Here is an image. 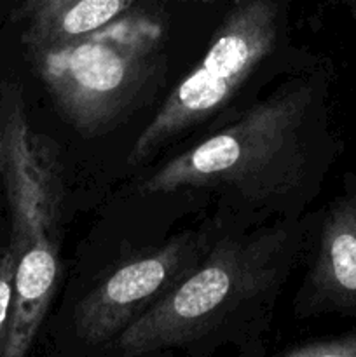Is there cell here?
Returning <instances> with one entry per match:
<instances>
[{
  "mask_svg": "<svg viewBox=\"0 0 356 357\" xmlns=\"http://www.w3.org/2000/svg\"><path fill=\"white\" fill-rule=\"evenodd\" d=\"M334 65L316 58L222 129L157 167L143 195L202 190L248 216L300 218L344 143L332 122Z\"/></svg>",
  "mask_w": 356,
  "mask_h": 357,
  "instance_id": "cell-1",
  "label": "cell"
},
{
  "mask_svg": "<svg viewBox=\"0 0 356 357\" xmlns=\"http://www.w3.org/2000/svg\"><path fill=\"white\" fill-rule=\"evenodd\" d=\"M166 26L131 7L84 37L28 51L59 114L84 136H98L128 117L164 58Z\"/></svg>",
  "mask_w": 356,
  "mask_h": 357,
  "instance_id": "cell-4",
  "label": "cell"
},
{
  "mask_svg": "<svg viewBox=\"0 0 356 357\" xmlns=\"http://www.w3.org/2000/svg\"><path fill=\"white\" fill-rule=\"evenodd\" d=\"M140 0H23L27 51L84 37L135 7Z\"/></svg>",
  "mask_w": 356,
  "mask_h": 357,
  "instance_id": "cell-8",
  "label": "cell"
},
{
  "mask_svg": "<svg viewBox=\"0 0 356 357\" xmlns=\"http://www.w3.org/2000/svg\"><path fill=\"white\" fill-rule=\"evenodd\" d=\"M332 2H335L337 6L346 7V9L349 10V14L353 16V20L356 21V0H332Z\"/></svg>",
  "mask_w": 356,
  "mask_h": 357,
  "instance_id": "cell-11",
  "label": "cell"
},
{
  "mask_svg": "<svg viewBox=\"0 0 356 357\" xmlns=\"http://www.w3.org/2000/svg\"><path fill=\"white\" fill-rule=\"evenodd\" d=\"M0 176L16 257L13 323L3 357H23L58 288L61 183L51 153L28 121L23 91L14 82L0 89Z\"/></svg>",
  "mask_w": 356,
  "mask_h": 357,
  "instance_id": "cell-3",
  "label": "cell"
},
{
  "mask_svg": "<svg viewBox=\"0 0 356 357\" xmlns=\"http://www.w3.org/2000/svg\"><path fill=\"white\" fill-rule=\"evenodd\" d=\"M209 244V234L184 232L115 268L77 303V337L89 345L110 344L194 271Z\"/></svg>",
  "mask_w": 356,
  "mask_h": 357,
  "instance_id": "cell-6",
  "label": "cell"
},
{
  "mask_svg": "<svg viewBox=\"0 0 356 357\" xmlns=\"http://www.w3.org/2000/svg\"><path fill=\"white\" fill-rule=\"evenodd\" d=\"M316 215L272 220L209 244L194 271L110 342L124 357L230 347L248 354L269 331L276 303L306 258Z\"/></svg>",
  "mask_w": 356,
  "mask_h": 357,
  "instance_id": "cell-2",
  "label": "cell"
},
{
  "mask_svg": "<svg viewBox=\"0 0 356 357\" xmlns=\"http://www.w3.org/2000/svg\"><path fill=\"white\" fill-rule=\"evenodd\" d=\"M285 37L283 0H236L198 66L171 91L133 143L129 166H143L188 131L222 114L271 61Z\"/></svg>",
  "mask_w": 356,
  "mask_h": 357,
  "instance_id": "cell-5",
  "label": "cell"
},
{
  "mask_svg": "<svg viewBox=\"0 0 356 357\" xmlns=\"http://www.w3.org/2000/svg\"><path fill=\"white\" fill-rule=\"evenodd\" d=\"M185 2H198V3H212V2H216V0H185Z\"/></svg>",
  "mask_w": 356,
  "mask_h": 357,
  "instance_id": "cell-12",
  "label": "cell"
},
{
  "mask_svg": "<svg viewBox=\"0 0 356 357\" xmlns=\"http://www.w3.org/2000/svg\"><path fill=\"white\" fill-rule=\"evenodd\" d=\"M307 268L295 295L297 317L356 319V174L316 215Z\"/></svg>",
  "mask_w": 356,
  "mask_h": 357,
  "instance_id": "cell-7",
  "label": "cell"
},
{
  "mask_svg": "<svg viewBox=\"0 0 356 357\" xmlns=\"http://www.w3.org/2000/svg\"><path fill=\"white\" fill-rule=\"evenodd\" d=\"M285 357H356V328L330 337L313 338L286 347Z\"/></svg>",
  "mask_w": 356,
  "mask_h": 357,
  "instance_id": "cell-9",
  "label": "cell"
},
{
  "mask_svg": "<svg viewBox=\"0 0 356 357\" xmlns=\"http://www.w3.org/2000/svg\"><path fill=\"white\" fill-rule=\"evenodd\" d=\"M14 274H16V257L9 244V248L0 253V357L6 354L10 323H13Z\"/></svg>",
  "mask_w": 356,
  "mask_h": 357,
  "instance_id": "cell-10",
  "label": "cell"
}]
</instances>
